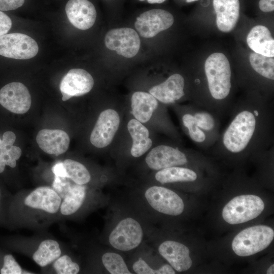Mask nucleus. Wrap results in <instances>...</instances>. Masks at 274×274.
Wrapping results in <instances>:
<instances>
[{
  "label": "nucleus",
  "instance_id": "f257e3e1",
  "mask_svg": "<svg viewBox=\"0 0 274 274\" xmlns=\"http://www.w3.org/2000/svg\"><path fill=\"white\" fill-rule=\"evenodd\" d=\"M271 123L269 108H233L230 120L218 138V150L233 155L263 150L269 144Z\"/></svg>",
  "mask_w": 274,
  "mask_h": 274
},
{
  "label": "nucleus",
  "instance_id": "f03ea898",
  "mask_svg": "<svg viewBox=\"0 0 274 274\" xmlns=\"http://www.w3.org/2000/svg\"><path fill=\"white\" fill-rule=\"evenodd\" d=\"M204 72L210 95L215 101H223L231 88V72L229 62L221 53L211 54L206 59Z\"/></svg>",
  "mask_w": 274,
  "mask_h": 274
},
{
  "label": "nucleus",
  "instance_id": "7ed1b4c3",
  "mask_svg": "<svg viewBox=\"0 0 274 274\" xmlns=\"http://www.w3.org/2000/svg\"><path fill=\"white\" fill-rule=\"evenodd\" d=\"M273 237V230L268 226L260 225L250 227L234 237L231 244L232 249L238 256H250L266 249Z\"/></svg>",
  "mask_w": 274,
  "mask_h": 274
},
{
  "label": "nucleus",
  "instance_id": "20e7f679",
  "mask_svg": "<svg viewBox=\"0 0 274 274\" xmlns=\"http://www.w3.org/2000/svg\"><path fill=\"white\" fill-rule=\"evenodd\" d=\"M264 203L259 196L242 195L229 201L222 210V217L228 223L237 224L251 220L263 211Z\"/></svg>",
  "mask_w": 274,
  "mask_h": 274
},
{
  "label": "nucleus",
  "instance_id": "39448f33",
  "mask_svg": "<svg viewBox=\"0 0 274 274\" xmlns=\"http://www.w3.org/2000/svg\"><path fill=\"white\" fill-rule=\"evenodd\" d=\"M39 47L30 37L21 33L0 36V55L16 59H28L38 53Z\"/></svg>",
  "mask_w": 274,
  "mask_h": 274
},
{
  "label": "nucleus",
  "instance_id": "423d86ee",
  "mask_svg": "<svg viewBox=\"0 0 274 274\" xmlns=\"http://www.w3.org/2000/svg\"><path fill=\"white\" fill-rule=\"evenodd\" d=\"M143 231L140 224L132 218L120 221L111 232L109 241L114 248L128 251L138 247L141 243Z\"/></svg>",
  "mask_w": 274,
  "mask_h": 274
},
{
  "label": "nucleus",
  "instance_id": "0eeeda50",
  "mask_svg": "<svg viewBox=\"0 0 274 274\" xmlns=\"http://www.w3.org/2000/svg\"><path fill=\"white\" fill-rule=\"evenodd\" d=\"M145 197L155 210L164 214L178 216L182 213L184 204L182 198L166 188L153 186L148 188Z\"/></svg>",
  "mask_w": 274,
  "mask_h": 274
},
{
  "label": "nucleus",
  "instance_id": "6e6552de",
  "mask_svg": "<svg viewBox=\"0 0 274 274\" xmlns=\"http://www.w3.org/2000/svg\"><path fill=\"white\" fill-rule=\"evenodd\" d=\"M106 46L118 55L132 58L139 52L141 41L137 32L128 27L115 28L109 31L105 38Z\"/></svg>",
  "mask_w": 274,
  "mask_h": 274
},
{
  "label": "nucleus",
  "instance_id": "1a4fd4ad",
  "mask_svg": "<svg viewBox=\"0 0 274 274\" xmlns=\"http://www.w3.org/2000/svg\"><path fill=\"white\" fill-rule=\"evenodd\" d=\"M171 13L162 9H152L140 15L134 27L139 34L146 38H152L169 28L174 23Z\"/></svg>",
  "mask_w": 274,
  "mask_h": 274
},
{
  "label": "nucleus",
  "instance_id": "9d476101",
  "mask_svg": "<svg viewBox=\"0 0 274 274\" xmlns=\"http://www.w3.org/2000/svg\"><path fill=\"white\" fill-rule=\"evenodd\" d=\"M120 116L115 110L106 109L100 113L90 134L92 145L103 148L109 145L118 130Z\"/></svg>",
  "mask_w": 274,
  "mask_h": 274
},
{
  "label": "nucleus",
  "instance_id": "9b49d317",
  "mask_svg": "<svg viewBox=\"0 0 274 274\" xmlns=\"http://www.w3.org/2000/svg\"><path fill=\"white\" fill-rule=\"evenodd\" d=\"M31 103L29 92L21 83H10L0 90V104L12 113H26L30 108Z\"/></svg>",
  "mask_w": 274,
  "mask_h": 274
},
{
  "label": "nucleus",
  "instance_id": "f8f14e48",
  "mask_svg": "<svg viewBox=\"0 0 274 274\" xmlns=\"http://www.w3.org/2000/svg\"><path fill=\"white\" fill-rule=\"evenodd\" d=\"M93 85V79L87 71L82 68L71 69L60 82L62 100L66 101L72 97L85 94L92 89Z\"/></svg>",
  "mask_w": 274,
  "mask_h": 274
},
{
  "label": "nucleus",
  "instance_id": "ddd939ff",
  "mask_svg": "<svg viewBox=\"0 0 274 274\" xmlns=\"http://www.w3.org/2000/svg\"><path fill=\"white\" fill-rule=\"evenodd\" d=\"M145 161L150 168L159 170L169 167L184 165L187 163L188 158L186 154L179 149L161 145L149 152Z\"/></svg>",
  "mask_w": 274,
  "mask_h": 274
},
{
  "label": "nucleus",
  "instance_id": "4468645a",
  "mask_svg": "<svg viewBox=\"0 0 274 274\" xmlns=\"http://www.w3.org/2000/svg\"><path fill=\"white\" fill-rule=\"evenodd\" d=\"M65 12L71 23L81 30L91 27L96 18L95 8L88 0H69L65 6Z\"/></svg>",
  "mask_w": 274,
  "mask_h": 274
},
{
  "label": "nucleus",
  "instance_id": "2eb2a0df",
  "mask_svg": "<svg viewBox=\"0 0 274 274\" xmlns=\"http://www.w3.org/2000/svg\"><path fill=\"white\" fill-rule=\"evenodd\" d=\"M158 252L177 271H186L192 265L189 250L183 244L173 241H166L160 245Z\"/></svg>",
  "mask_w": 274,
  "mask_h": 274
},
{
  "label": "nucleus",
  "instance_id": "dca6fc26",
  "mask_svg": "<svg viewBox=\"0 0 274 274\" xmlns=\"http://www.w3.org/2000/svg\"><path fill=\"white\" fill-rule=\"evenodd\" d=\"M185 80L179 74L169 76L165 81L152 87L149 93L163 104H172L184 95Z\"/></svg>",
  "mask_w": 274,
  "mask_h": 274
},
{
  "label": "nucleus",
  "instance_id": "f3484780",
  "mask_svg": "<svg viewBox=\"0 0 274 274\" xmlns=\"http://www.w3.org/2000/svg\"><path fill=\"white\" fill-rule=\"evenodd\" d=\"M36 141L43 151L56 156L65 152L70 143L67 133L60 129L41 130L37 134Z\"/></svg>",
  "mask_w": 274,
  "mask_h": 274
},
{
  "label": "nucleus",
  "instance_id": "a211bd4d",
  "mask_svg": "<svg viewBox=\"0 0 274 274\" xmlns=\"http://www.w3.org/2000/svg\"><path fill=\"white\" fill-rule=\"evenodd\" d=\"M213 7L216 13L218 29L224 32L231 31L239 18V0H213Z\"/></svg>",
  "mask_w": 274,
  "mask_h": 274
},
{
  "label": "nucleus",
  "instance_id": "6ab92c4d",
  "mask_svg": "<svg viewBox=\"0 0 274 274\" xmlns=\"http://www.w3.org/2000/svg\"><path fill=\"white\" fill-rule=\"evenodd\" d=\"M61 197L48 187H40L25 199L24 203L33 209H41L51 214L56 213L60 207Z\"/></svg>",
  "mask_w": 274,
  "mask_h": 274
},
{
  "label": "nucleus",
  "instance_id": "aec40b11",
  "mask_svg": "<svg viewBox=\"0 0 274 274\" xmlns=\"http://www.w3.org/2000/svg\"><path fill=\"white\" fill-rule=\"evenodd\" d=\"M247 42L254 52L268 57L274 56V40L266 27H253L247 36Z\"/></svg>",
  "mask_w": 274,
  "mask_h": 274
},
{
  "label": "nucleus",
  "instance_id": "412c9836",
  "mask_svg": "<svg viewBox=\"0 0 274 274\" xmlns=\"http://www.w3.org/2000/svg\"><path fill=\"white\" fill-rule=\"evenodd\" d=\"M131 103L133 115L141 123L149 121L158 106L156 98L143 91L135 92L131 96Z\"/></svg>",
  "mask_w": 274,
  "mask_h": 274
},
{
  "label": "nucleus",
  "instance_id": "4be33fe9",
  "mask_svg": "<svg viewBox=\"0 0 274 274\" xmlns=\"http://www.w3.org/2000/svg\"><path fill=\"white\" fill-rule=\"evenodd\" d=\"M129 133L132 139L131 154L139 157L144 154L152 146L148 129L135 119H131L127 124Z\"/></svg>",
  "mask_w": 274,
  "mask_h": 274
},
{
  "label": "nucleus",
  "instance_id": "5701e85b",
  "mask_svg": "<svg viewBox=\"0 0 274 274\" xmlns=\"http://www.w3.org/2000/svg\"><path fill=\"white\" fill-rule=\"evenodd\" d=\"M15 140V133L10 131L5 132L2 140L0 139V173L4 172L6 165L15 167L16 160L21 155V149L13 146Z\"/></svg>",
  "mask_w": 274,
  "mask_h": 274
},
{
  "label": "nucleus",
  "instance_id": "b1692460",
  "mask_svg": "<svg viewBox=\"0 0 274 274\" xmlns=\"http://www.w3.org/2000/svg\"><path fill=\"white\" fill-rule=\"evenodd\" d=\"M156 180L161 184L179 182H193L197 178L193 170L179 166H172L158 170L155 174Z\"/></svg>",
  "mask_w": 274,
  "mask_h": 274
},
{
  "label": "nucleus",
  "instance_id": "393cba45",
  "mask_svg": "<svg viewBox=\"0 0 274 274\" xmlns=\"http://www.w3.org/2000/svg\"><path fill=\"white\" fill-rule=\"evenodd\" d=\"M198 127L209 136L212 143L218 140L219 122L215 114L205 109L194 108L191 112Z\"/></svg>",
  "mask_w": 274,
  "mask_h": 274
},
{
  "label": "nucleus",
  "instance_id": "a878e982",
  "mask_svg": "<svg viewBox=\"0 0 274 274\" xmlns=\"http://www.w3.org/2000/svg\"><path fill=\"white\" fill-rule=\"evenodd\" d=\"M85 195V188L83 185L73 184L60 207L61 214L70 215L77 211L83 204Z\"/></svg>",
  "mask_w": 274,
  "mask_h": 274
},
{
  "label": "nucleus",
  "instance_id": "bb28decb",
  "mask_svg": "<svg viewBox=\"0 0 274 274\" xmlns=\"http://www.w3.org/2000/svg\"><path fill=\"white\" fill-rule=\"evenodd\" d=\"M60 255L58 243L53 239H46L40 244L32 257L39 265L45 267L56 260Z\"/></svg>",
  "mask_w": 274,
  "mask_h": 274
},
{
  "label": "nucleus",
  "instance_id": "cd10ccee",
  "mask_svg": "<svg viewBox=\"0 0 274 274\" xmlns=\"http://www.w3.org/2000/svg\"><path fill=\"white\" fill-rule=\"evenodd\" d=\"M182 122L189 136L196 144L208 147L213 143L207 134L198 127L191 112L182 116Z\"/></svg>",
  "mask_w": 274,
  "mask_h": 274
},
{
  "label": "nucleus",
  "instance_id": "c85d7f7f",
  "mask_svg": "<svg viewBox=\"0 0 274 274\" xmlns=\"http://www.w3.org/2000/svg\"><path fill=\"white\" fill-rule=\"evenodd\" d=\"M62 163L66 173V178L78 185H83L90 181V174L83 164L70 159L64 160Z\"/></svg>",
  "mask_w": 274,
  "mask_h": 274
},
{
  "label": "nucleus",
  "instance_id": "c756f323",
  "mask_svg": "<svg viewBox=\"0 0 274 274\" xmlns=\"http://www.w3.org/2000/svg\"><path fill=\"white\" fill-rule=\"evenodd\" d=\"M249 60L252 68L256 72L267 79L274 80L273 57L253 52L249 56Z\"/></svg>",
  "mask_w": 274,
  "mask_h": 274
},
{
  "label": "nucleus",
  "instance_id": "7c9ffc66",
  "mask_svg": "<svg viewBox=\"0 0 274 274\" xmlns=\"http://www.w3.org/2000/svg\"><path fill=\"white\" fill-rule=\"evenodd\" d=\"M107 270L112 274H131L122 256L116 253H105L101 258Z\"/></svg>",
  "mask_w": 274,
  "mask_h": 274
},
{
  "label": "nucleus",
  "instance_id": "2f4dec72",
  "mask_svg": "<svg viewBox=\"0 0 274 274\" xmlns=\"http://www.w3.org/2000/svg\"><path fill=\"white\" fill-rule=\"evenodd\" d=\"M134 271L138 274H175L173 267L169 265H164L158 269H152L141 258L132 265Z\"/></svg>",
  "mask_w": 274,
  "mask_h": 274
},
{
  "label": "nucleus",
  "instance_id": "473e14b6",
  "mask_svg": "<svg viewBox=\"0 0 274 274\" xmlns=\"http://www.w3.org/2000/svg\"><path fill=\"white\" fill-rule=\"evenodd\" d=\"M54 268L58 274H76L80 270L78 264L72 261L67 255L58 258L54 263Z\"/></svg>",
  "mask_w": 274,
  "mask_h": 274
},
{
  "label": "nucleus",
  "instance_id": "72a5a7b5",
  "mask_svg": "<svg viewBox=\"0 0 274 274\" xmlns=\"http://www.w3.org/2000/svg\"><path fill=\"white\" fill-rule=\"evenodd\" d=\"M22 270L13 256L6 255L4 258V265L1 270L2 274H20Z\"/></svg>",
  "mask_w": 274,
  "mask_h": 274
},
{
  "label": "nucleus",
  "instance_id": "f704fd0d",
  "mask_svg": "<svg viewBox=\"0 0 274 274\" xmlns=\"http://www.w3.org/2000/svg\"><path fill=\"white\" fill-rule=\"evenodd\" d=\"M70 180L67 178L55 176L52 186L61 198H64L73 184Z\"/></svg>",
  "mask_w": 274,
  "mask_h": 274
},
{
  "label": "nucleus",
  "instance_id": "c9c22d12",
  "mask_svg": "<svg viewBox=\"0 0 274 274\" xmlns=\"http://www.w3.org/2000/svg\"><path fill=\"white\" fill-rule=\"evenodd\" d=\"M25 0H0V10L9 11L21 7Z\"/></svg>",
  "mask_w": 274,
  "mask_h": 274
},
{
  "label": "nucleus",
  "instance_id": "e433bc0d",
  "mask_svg": "<svg viewBox=\"0 0 274 274\" xmlns=\"http://www.w3.org/2000/svg\"><path fill=\"white\" fill-rule=\"evenodd\" d=\"M12 26L10 18L0 11V36L6 34Z\"/></svg>",
  "mask_w": 274,
  "mask_h": 274
},
{
  "label": "nucleus",
  "instance_id": "4c0bfd02",
  "mask_svg": "<svg viewBox=\"0 0 274 274\" xmlns=\"http://www.w3.org/2000/svg\"><path fill=\"white\" fill-rule=\"evenodd\" d=\"M274 0H260L259 7L264 12H272L274 10Z\"/></svg>",
  "mask_w": 274,
  "mask_h": 274
},
{
  "label": "nucleus",
  "instance_id": "58836bf2",
  "mask_svg": "<svg viewBox=\"0 0 274 274\" xmlns=\"http://www.w3.org/2000/svg\"><path fill=\"white\" fill-rule=\"evenodd\" d=\"M52 171L55 176L65 177L66 173L62 162H58L52 167Z\"/></svg>",
  "mask_w": 274,
  "mask_h": 274
},
{
  "label": "nucleus",
  "instance_id": "ea45409f",
  "mask_svg": "<svg viewBox=\"0 0 274 274\" xmlns=\"http://www.w3.org/2000/svg\"><path fill=\"white\" fill-rule=\"evenodd\" d=\"M140 1H144L145 0H139ZM165 0H147L148 3L150 4L158 3L160 4L164 2Z\"/></svg>",
  "mask_w": 274,
  "mask_h": 274
},
{
  "label": "nucleus",
  "instance_id": "a19ab883",
  "mask_svg": "<svg viewBox=\"0 0 274 274\" xmlns=\"http://www.w3.org/2000/svg\"><path fill=\"white\" fill-rule=\"evenodd\" d=\"M273 269H274V265L272 264L268 268L267 270V274L274 273Z\"/></svg>",
  "mask_w": 274,
  "mask_h": 274
},
{
  "label": "nucleus",
  "instance_id": "79ce46f5",
  "mask_svg": "<svg viewBox=\"0 0 274 274\" xmlns=\"http://www.w3.org/2000/svg\"><path fill=\"white\" fill-rule=\"evenodd\" d=\"M195 1H197V0H186V2H187V3H191V2Z\"/></svg>",
  "mask_w": 274,
  "mask_h": 274
}]
</instances>
